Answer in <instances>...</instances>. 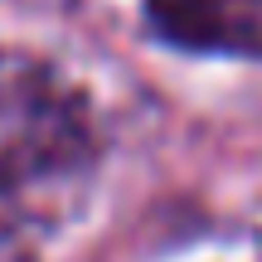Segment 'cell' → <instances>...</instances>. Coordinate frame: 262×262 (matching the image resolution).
<instances>
[{
    "label": "cell",
    "mask_w": 262,
    "mask_h": 262,
    "mask_svg": "<svg viewBox=\"0 0 262 262\" xmlns=\"http://www.w3.org/2000/svg\"><path fill=\"white\" fill-rule=\"evenodd\" d=\"M146 10L175 44L262 54V0H150Z\"/></svg>",
    "instance_id": "1"
}]
</instances>
